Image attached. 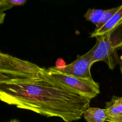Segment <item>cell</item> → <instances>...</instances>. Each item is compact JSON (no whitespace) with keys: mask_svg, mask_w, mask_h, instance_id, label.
<instances>
[{"mask_svg":"<svg viewBox=\"0 0 122 122\" xmlns=\"http://www.w3.org/2000/svg\"><path fill=\"white\" fill-rule=\"evenodd\" d=\"M91 100L52 78L45 68L33 76L0 81V101L65 122L81 119Z\"/></svg>","mask_w":122,"mask_h":122,"instance_id":"cell-1","label":"cell"},{"mask_svg":"<svg viewBox=\"0 0 122 122\" xmlns=\"http://www.w3.org/2000/svg\"><path fill=\"white\" fill-rule=\"evenodd\" d=\"M96 42L92 47V65L100 61L105 62L111 70L118 63L117 50L122 43V36L115 34L114 30L107 34L95 37Z\"/></svg>","mask_w":122,"mask_h":122,"instance_id":"cell-2","label":"cell"},{"mask_svg":"<svg viewBox=\"0 0 122 122\" xmlns=\"http://www.w3.org/2000/svg\"><path fill=\"white\" fill-rule=\"evenodd\" d=\"M46 70L53 79L91 99L100 93L99 83L94 81H90L66 74L56 70L54 66Z\"/></svg>","mask_w":122,"mask_h":122,"instance_id":"cell-3","label":"cell"},{"mask_svg":"<svg viewBox=\"0 0 122 122\" xmlns=\"http://www.w3.org/2000/svg\"><path fill=\"white\" fill-rule=\"evenodd\" d=\"M41 69L35 63L0 51V72L17 78H25L35 75Z\"/></svg>","mask_w":122,"mask_h":122,"instance_id":"cell-4","label":"cell"},{"mask_svg":"<svg viewBox=\"0 0 122 122\" xmlns=\"http://www.w3.org/2000/svg\"><path fill=\"white\" fill-rule=\"evenodd\" d=\"M93 48L82 55H78L77 59L71 63L58 71L66 74L78 78L93 81L90 69L92 65Z\"/></svg>","mask_w":122,"mask_h":122,"instance_id":"cell-5","label":"cell"},{"mask_svg":"<svg viewBox=\"0 0 122 122\" xmlns=\"http://www.w3.org/2000/svg\"><path fill=\"white\" fill-rule=\"evenodd\" d=\"M105 109L107 112V122L122 121V97L113 95L110 101L105 103Z\"/></svg>","mask_w":122,"mask_h":122,"instance_id":"cell-6","label":"cell"},{"mask_svg":"<svg viewBox=\"0 0 122 122\" xmlns=\"http://www.w3.org/2000/svg\"><path fill=\"white\" fill-rule=\"evenodd\" d=\"M122 25V4L119 6V9L112 17L100 29L94 30L90 33V37H96L98 36L107 34Z\"/></svg>","mask_w":122,"mask_h":122,"instance_id":"cell-7","label":"cell"},{"mask_svg":"<svg viewBox=\"0 0 122 122\" xmlns=\"http://www.w3.org/2000/svg\"><path fill=\"white\" fill-rule=\"evenodd\" d=\"M83 116L88 122H104L107 121L108 115L106 110L96 107H88Z\"/></svg>","mask_w":122,"mask_h":122,"instance_id":"cell-8","label":"cell"},{"mask_svg":"<svg viewBox=\"0 0 122 122\" xmlns=\"http://www.w3.org/2000/svg\"><path fill=\"white\" fill-rule=\"evenodd\" d=\"M104 11V10L89 9L84 14V17L96 26L100 22Z\"/></svg>","mask_w":122,"mask_h":122,"instance_id":"cell-9","label":"cell"},{"mask_svg":"<svg viewBox=\"0 0 122 122\" xmlns=\"http://www.w3.org/2000/svg\"><path fill=\"white\" fill-rule=\"evenodd\" d=\"M119 9V6L107 10H104V11L102 17V18L98 25L96 26L95 29L94 30H98L102 27L116 12Z\"/></svg>","mask_w":122,"mask_h":122,"instance_id":"cell-10","label":"cell"},{"mask_svg":"<svg viewBox=\"0 0 122 122\" xmlns=\"http://www.w3.org/2000/svg\"><path fill=\"white\" fill-rule=\"evenodd\" d=\"M12 7V6L7 3L6 0H0V12H3Z\"/></svg>","mask_w":122,"mask_h":122,"instance_id":"cell-11","label":"cell"},{"mask_svg":"<svg viewBox=\"0 0 122 122\" xmlns=\"http://www.w3.org/2000/svg\"><path fill=\"white\" fill-rule=\"evenodd\" d=\"M6 1L12 6L23 5L26 2V0H6Z\"/></svg>","mask_w":122,"mask_h":122,"instance_id":"cell-12","label":"cell"},{"mask_svg":"<svg viewBox=\"0 0 122 122\" xmlns=\"http://www.w3.org/2000/svg\"><path fill=\"white\" fill-rule=\"evenodd\" d=\"M66 65V64L64 60L61 58H59L55 62V67L58 69H61L65 67Z\"/></svg>","mask_w":122,"mask_h":122,"instance_id":"cell-13","label":"cell"},{"mask_svg":"<svg viewBox=\"0 0 122 122\" xmlns=\"http://www.w3.org/2000/svg\"><path fill=\"white\" fill-rule=\"evenodd\" d=\"M15 78H19L0 72V81H8V80H10L15 79Z\"/></svg>","mask_w":122,"mask_h":122,"instance_id":"cell-14","label":"cell"},{"mask_svg":"<svg viewBox=\"0 0 122 122\" xmlns=\"http://www.w3.org/2000/svg\"><path fill=\"white\" fill-rule=\"evenodd\" d=\"M6 13L5 12H0V24L3 22Z\"/></svg>","mask_w":122,"mask_h":122,"instance_id":"cell-15","label":"cell"},{"mask_svg":"<svg viewBox=\"0 0 122 122\" xmlns=\"http://www.w3.org/2000/svg\"><path fill=\"white\" fill-rule=\"evenodd\" d=\"M121 48L122 49V45H121ZM120 70H121V73L122 74V65H121V67H120Z\"/></svg>","mask_w":122,"mask_h":122,"instance_id":"cell-16","label":"cell"},{"mask_svg":"<svg viewBox=\"0 0 122 122\" xmlns=\"http://www.w3.org/2000/svg\"><path fill=\"white\" fill-rule=\"evenodd\" d=\"M9 122H19L18 120H12L10 121Z\"/></svg>","mask_w":122,"mask_h":122,"instance_id":"cell-17","label":"cell"},{"mask_svg":"<svg viewBox=\"0 0 122 122\" xmlns=\"http://www.w3.org/2000/svg\"></svg>","mask_w":122,"mask_h":122,"instance_id":"cell-18","label":"cell"}]
</instances>
